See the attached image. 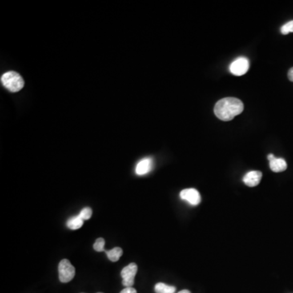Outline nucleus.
Wrapping results in <instances>:
<instances>
[{"instance_id":"5","label":"nucleus","mask_w":293,"mask_h":293,"mask_svg":"<svg viewBox=\"0 0 293 293\" xmlns=\"http://www.w3.org/2000/svg\"><path fill=\"white\" fill-rule=\"evenodd\" d=\"M249 69V61L246 57H239L230 65V73L234 76H242L247 73Z\"/></svg>"},{"instance_id":"4","label":"nucleus","mask_w":293,"mask_h":293,"mask_svg":"<svg viewBox=\"0 0 293 293\" xmlns=\"http://www.w3.org/2000/svg\"><path fill=\"white\" fill-rule=\"evenodd\" d=\"M138 271V266L135 263H130L122 269L121 275L122 277V284L126 287H131L134 283V278Z\"/></svg>"},{"instance_id":"9","label":"nucleus","mask_w":293,"mask_h":293,"mask_svg":"<svg viewBox=\"0 0 293 293\" xmlns=\"http://www.w3.org/2000/svg\"><path fill=\"white\" fill-rule=\"evenodd\" d=\"M287 162L283 158H274L270 161V170L275 173H279L287 170Z\"/></svg>"},{"instance_id":"13","label":"nucleus","mask_w":293,"mask_h":293,"mask_svg":"<svg viewBox=\"0 0 293 293\" xmlns=\"http://www.w3.org/2000/svg\"><path fill=\"white\" fill-rule=\"evenodd\" d=\"M281 34L287 35L290 33H293V21H289L283 25L280 29Z\"/></svg>"},{"instance_id":"7","label":"nucleus","mask_w":293,"mask_h":293,"mask_svg":"<svg viewBox=\"0 0 293 293\" xmlns=\"http://www.w3.org/2000/svg\"><path fill=\"white\" fill-rule=\"evenodd\" d=\"M262 173L261 171H250L245 174L243 181L245 184L250 187L258 186L262 180Z\"/></svg>"},{"instance_id":"11","label":"nucleus","mask_w":293,"mask_h":293,"mask_svg":"<svg viewBox=\"0 0 293 293\" xmlns=\"http://www.w3.org/2000/svg\"><path fill=\"white\" fill-rule=\"evenodd\" d=\"M83 219L80 218L79 215L75 216L70 218L67 222V226L71 230H78L83 225Z\"/></svg>"},{"instance_id":"2","label":"nucleus","mask_w":293,"mask_h":293,"mask_svg":"<svg viewBox=\"0 0 293 293\" xmlns=\"http://www.w3.org/2000/svg\"><path fill=\"white\" fill-rule=\"evenodd\" d=\"M3 86L10 90L11 92H17L25 86L23 78L19 73L14 71H9L3 74L1 77Z\"/></svg>"},{"instance_id":"19","label":"nucleus","mask_w":293,"mask_h":293,"mask_svg":"<svg viewBox=\"0 0 293 293\" xmlns=\"http://www.w3.org/2000/svg\"><path fill=\"white\" fill-rule=\"evenodd\" d=\"M178 293H190V291L189 290H182Z\"/></svg>"},{"instance_id":"10","label":"nucleus","mask_w":293,"mask_h":293,"mask_svg":"<svg viewBox=\"0 0 293 293\" xmlns=\"http://www.w3.org/2000/svg\"><path fill=\"white\" fill-rule=\"evenodd\" d=\"M105 254H107L109 259L113 262H117L123 254L122 249L119 247L113 248L110 250H105Z\"/></svg>"},{"instance_id":"14","label":"nucleus","mask_w":293,"mask_h":293,"mask_svg":"<svg viewBox=\"0 0 293 293\" xmlns=\"http://www.w3.org/2000/svg\"><path fill=\"white\" fill-rule=\"evenodd\" d=\"M105 240L103 238H99L94 243V249L96 252H105Z\"/></svg>"},{"instance_id":"8","label":"nucleus","mask_w":293,"mask_h":293,"mask_svg":"<svg viewBox=\"0 0 293 293\" xmlns=\"http://www.w3.org/2000/svg\"><path fill=\"white\" fill-rule=\"evenodd\" d=\"M153 161L151 158H144L137 164L135 173L137 175H145L153 170Z\"/></svg>"},{"instance_id":"6","label":"nucleus","mask_w":293,"mask_h":293,"mask_svg":"<svg viewBox=\"0 0 293 293\" xmlns=\"http://www.w3.org/2000/svg\"><path fill=\"white\" fill-rule=\"evenodd\" d=\"M181 199L188 202L190 205H199L201 201V194L197 189L188 188L182 190L180 192Z\"/></svg>"},{"instance_id":"20","label":"nucleus","mask_w":293,"mask_h":293,"mask_svg":"<svg viewBox=\"0 0 293 293\" xmlns=\"http://www.w3.org/2000/svg\"><path fill=\"white\" fill-rule=\"evenodd\" d=\"M97 293H103V292H97Z\"/></svg>"},{"instance_id":"12","label":"nucleus","mask_w":293,"mask_h":293,"mask_svg":"<svg viewBox=\"0 0 293 293\" xmlns=\"http://www.w3.org/2000/svg\"><path fill=\"white\" fill-rule=\"evenodd\" d=\"M155 291L156 293H175L176 287L166 283H158L156 284Z\"/></svg>"},{"instance_id":"16","label":"nucleus","mask_w":293,"mask_h":293,"mask_svg":"<svg viewBox=\"0 0 293 293\" xmlns=\"http://www.w3.org/2000/svg\"><path fill=\"white\" fill-rule=\"evenodd\" d=\"M120 293H137V291L136 289H134V287H126Z\"/></svg>"},{"instance_id":"3","label":"nucleus","mask_w":293,"mask_h":293,"mask_svg":"<svg viewBox=\"0 0 293 293\" xmlns=\"http://www.w3.org/2000/svg\"><path fill=\"white\" fill-rule=\"evenodd\" d=\"M58 270L59 278L61 283H69L75 276V268L68 259L61 261L59 264Z\"/></svg>"},{"instance_id":"1","label":"nucleus","mask_w":293,"mask_h":293,"mask_svg":"<svg viewBox=\"0 0 293 293\" xmlns=\"http://www.w3.org/2000/svg\"><path fill=\"white\" fill-rule=\"evenodd\" d=\"M245 106L240 100L234 97L222 99L216 103L214 113L218 119L228 122L243 111Z\"/></svg>"},{"instance_id":"18","label":"nucleus","mask_w":293,"mask_h":293,"mask_svg":"<svg viewBox=\"0 0 293 293\" xmlns=\"http://www.w3.org/2000/svg\"><path fill=\"white\" fill-rule=\"evenodd\" d=\"M267 158H268L269 161H271V160L274 159L275 157H274V156L273 155V154H270V155H268V157H267Z\"/></svg>"},{"instance_id":"15","label":"nucleus","mask_w":293,"mask_h":293,"mask_svg":"<svg viewBox=\"0 0 293 293\" xmlns=\"http://www.w3.org/2000/svg\"><path fill=\"white\" fill-rule=\"evenodd\" d=\"M78 215L82 219H90L91 218V216H92V210L89 207L84 208L83 210L80 212Z\"/></svg>"},{"instance_id":"17","label":"nucleus","mask_w":293,"mask_h":293,"mask_svg":"<svg viewBox=\"0 0 293 293\" xmlns=\"http://www.w3.org/2000/svg\"><path fill=\"white\" fill-rule=\"evenodd\" d=\"M287 78L291 82H293V67L289 69L288 73H287Z\"/></svg>"}]
</instances>
